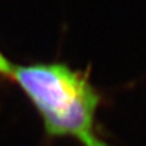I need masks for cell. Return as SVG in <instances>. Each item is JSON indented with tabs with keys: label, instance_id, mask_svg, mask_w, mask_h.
<instances>
[{
	"label": "cell",
	"instance_id": "cell-1",
	"mask_svg": "<svg viewBox=\"0 0 146 146\" xmlns=\"http://www.w3.org/2000/svg\"><path fill=\"white\" fill-rule=\"evenodd\" d=\"M11 77L41 115L47 135L108 146L96 125L100 95L87 74L62 62H36L14 68Z\"/></svg>",
	"mask_w": 146,
	"mask_h": 146
},
{
	"label": "cell",
	"instance_id": "cell-2",
	"mask_svg": "<svg viewBox=\"0 0 146 146\" xmlns=\"http://www.w3.org/2000/svg\"><path fill=\"white\" fill-rule=\"evenodd\" d=\"M12 70H14V66L12 64L4 57V54L0 52V77H7V76H11L12 74Z\"/></svg>",
	"mask_w": 146,
	"mask_h": 146
}]
</instances>
